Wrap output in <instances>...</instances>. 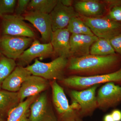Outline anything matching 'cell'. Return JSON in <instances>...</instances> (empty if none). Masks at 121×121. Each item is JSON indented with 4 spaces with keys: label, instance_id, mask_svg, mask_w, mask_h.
<instances>
[{
    "label": "cell",
    "instance_id": "1",
    "mask_svg": "<svg viewBox=\"0 0 121 121\" xmlns=\"http://www.w3.org/2000/svg\"><path fill=\"white\" fill-rule=\"evenodd\" d=\"M121 67V56L119 55L98 56L89 54L68 59L66 71L69 76H89L110 73Z\"/></svg>",
    "mask_w": 121,
    "mask_h": 121
},
{
    "label": "cell",
    "instance_id": "2",
    "mask_svg": "<svg viewBox=\"0 0 121 121\" xmlns=\"http://www.w3.org/2000/svg\"><path fill=\"white\" fill-rule=\"evenodd\" d=\"M52 105L58 121H83L78 106L70 105L63 87L56 80L52 81Z\"/></svg>",
    "mask_w": 121,
    "mask_h": 121
},
{
    "label": "cell",
    "instance_id": "3",
    "mask_svg": "<svg viewBox=\"0 0 121 121\" xmlns=\"http://www.w3.org/2000/svg\"><path fill=\"white\" fill-rule=\"evenodd\" d=\"M62 86L81 91L93 86L112 82L121 86V67L117 71L105 74L89 76H69L58 82Z\"/></svg>",
    "mask_w": 121,
    "mask_h": 121
},
{
    "label": "cell",
    "instance_id": "4",
    "mask_svg": "<svg viewBox=\"0 0 121 121\" xmlns=\"http://www.w3.org/2000/svg\"><path fill=\"white\" fill-rule=\"evenodd\" d=\"M68 59L58 57L51 62L44 63L37 59L33 64L26 67L32 75L39 76L48 81L56 80L58 82L65 78Z\"/></svg>",
    "mask_w": 121,
    "mask_h": 121
},
{
    "label": "cell",
    "instance_id": "5",
    "mask_svg": "<svg viewBox=\"0 0 121 121\" xmlns=\"http://www.w3.org/2000/svg\"><path fill=\"white\" fill-rule=\"evenodd\" d=\"M79 17L99 38L110 40L121 34V24L108 17H88L80 15Z\"/></svg>",
    "mask_w": 121,
    "mask_h": 121
},
{
    "label": "cell",
    "instance_id": "6",
    "mask_svg": "<svg viewBox=\"0 0 121 121\" xmlns=\"http://www.w3.org/2000/svg\"><path fill=\"white\" fill-rule=\"evenodd\" d=\"M100 85H97L81 91L68 89V93L72 104L78 106L83 118L91 117L98 109L96 91Z\"/></svg>",
    "mask_w": 121,
    "mask_h": 121
},
{
    "label": "cell",
    "instance_id": "7",
    "mask_svg": "<svg viewBox=\"0 0 121 121\" xmlns=\"http://www.w3.org/2000/svg\"><path fill=\"white\" fill-rule=\"evenodd\" d=\"M34 40L24 36L3 35L0 38V52L16 60L30 47Z\"/></svg>",
    "mask_w": 121,
    "mask_h": 121
},
{
    "label": "cell",
    "instance_id": "8",
    "mask_svg": "<svg viewBox=\"0 0 121 121\" xmlns=\"http://www.w3.org/2000/svg\"><path fill=\"white\" fill-rule=\"evenodd\" d=\"M28 121H58L45 91L39 94L30 106Z\"/></svg>",
    "mask_w": 121,
    "mask_h": 121
},
{
    "label": "cell",
    "instance_id": "9",
    "mask_svg": "<svg viewBox=\"0 0 121 121\" xmlns=\"http://www.w3.org/2000/svg\"><path fill=\"white\" fill-rule=\"evenodd\" d=\"M3 35L24 36L35 39L34 30L25 22L22 16L8 15L1 16Z\"/></svg>",
    "mask_w": 121,
    "mask_h": 121
},
{
    "label": "cell",
    "instance_id": "10",
    "mask_svg": "<svg viewBox=\"0 0 121 121\" xmlns=\"http://www.w3.org/2000/svg\"><path fill=\"white\" fill-rule=\"evenodd\" d=\"M96 96L100 110L106 112L115 108L121 103V86L112 82L106 83L99 89Z\"/></svg>",
    "mask_w": 121,
    "mask_h": 121
},
{
    "label": "cell",
    "instance_id": "11",
    "mask_svg": "<svg viewBox=\"0 0 121 121\" xmlns=\"http://www.w3.org/2000/svg\"><path fill=\"white\" fill-rule=\"evenodd\" d=\"M54 54L51 43H42L37 40L35 39L30 47L17 59V65L25 67L37 58L43 59Z\"/></svg>",
    "mask_w": 121,
    "mask_h": 121
},
{
    "label": "cell",
    "instance_id": "12",
    "mask_svg": "<svg viewBox=\"0 0 121 121\" xmlns=\"http://www.w3.org/2000/svg\"><path fill=\"white\" fill-rule=\"evenodd\" d=\"M22 16L24 20L30 22L39 30L43 43L51 42L53 31L50 14L27 11Z\"/></svg>",
    "mask_w": 121,
    "mask_h": 121
},
{
    "label": "cell",
    "instance_id": "13",
    "mask_svg": "<svg viewBox=\"0 0 121 121\" xmlns=\"http://www.w3.org/2000/svg\"><path fill=\"white\" fill-rule=\"evenodd\" d=\"M50 15L53 32L66 28L72 18L79 16L74 7L64 6L59 0Z\"/></svg>",
    "mask_w": 121,
    "mask_h": 121
},
{
    "label": "cell",
    "instance_id": "14",
    "mask_svg": "<svg viewBox=\"0 0 121 121\" xmlns=\"http://www.w3.org/2000/svg\"><path fill=\"white\" fill-rule=\"evenodd\" d=\"M50 85L48 80L32 75L23 83L18 92L20 102L27 98L38 95L45 91Z\"/></svg>",
    "mask_w": 121,
    "mask_h": 121
},
{
    "label": "cell",
    "instance_id": "15",
    "mask_svg": "<svg viewBox=\"0 0 121 121\" xmlns=\"http://www.w3.org/2000/svg\"><path fill=\"white\" fill-rule=\"evenodd\" d=\"M70 32L67 28L56 30L52 32L51 43L54 53L58 57L69 59L72 57L70 45Z\"/></svg>",
    "mask_w": 121,
    "mask_h": 121
},
{
    "label": "cell",
    "instance_id": "16",
    "mask_svg": "<svg viewBox=\"0 0 121 121\" xmlns=\"http://www.w3.org/2000/svg\"><path fill=\"white\" fill-rule=\"evenodd\" d=\"M98 39L95 35L72 34L70 37V45L72 57L90 54L91 47Z\"/></svg>",
    "mask_w": 121,
    "mask_h": 121
},
{
    "label": "cell",
    "instance_id": "17",
    "mask_svg": "<svg viewBox=\"0 0 121 121\" xmlns=\"http://www.w3.org/2000/svg\"><path fill=\"white\" fill-rule=\"evenodd\" d=\"M31 74L25 67L17 66L2 83L1 89L12 92H18L22 84Z\"/></svg>",
    "mask_w": 121,
    "mask_h": 121
},
{
    "label": "cell",
    "instance_id": "18",
    "mask_svg": "<svg viewBox=\"0 0 121 121\" xmlns=\"http://www.w3.org/2000/svg\"><path fill=\"white\" fill-rule=\"evenodd\" d=\"M74 8L79 15L88 17H99L105 10L103 3L95 0L78 1L75 4Z\"/></svg>",
    "mask_w": 121,
    "mask_h": 121
},
{
    "label": "cell",
    "instance_id": "19",
    "mask_svg": "<svg viewBox=\"0 0 121 121\" xmlns=\"http://www.w3.org/2000/svg\"><path fill=\"white\" fill-rule=\"evenodd\" d=\"M20 103L18 92L0 90V117L8 115L9 111Z\"/></svg>",
    "mask_w": 121,
    "mask_h": 121
},
{
    "label": "cell",
    "instance_id": "20",
    "mask_svg": "<svg viewBox=\"0 0 121 121\" xmlns=\"http://www.w3.org/2000/svg\"><path fill=\"white\" fill-rule=\"evenodd\" d=\"M39 95L27 98L9 111L6 121H20L29 112L30 106Z\"/></svg>",
    "mask_w": 121,
    "mask_h": 121
},
{
    "label": "cell",
    "instance_id": "21",
    "mask_svg": "<svg viewBox=\"0 0 121 121\" xmlns=\"http://www.w3.org/2000/svg\"><path fill=\"white\" fill-rule=\"evenodd\" d=\"M115 54L109 40L102 38H99L90 49V54L93 55L106 56Z\"/></svg>",
    "mask_w": 121,
    "mask_h": 121
},
{
    "label": "cell",
    "instance_id": "22",
    "mask_svg": "<svg viewBox=\"0 0 121 121\" xmlns=\"http://www.w3.org/2000/svg\"><path fill=\"white\" fill-rule=\"evenodd\" d=\"M57 0H31L27 11L50 14L58 2Z\"/></svg>",
    "mask_w": 121,
    "mask_h": 121
},
{
    "label": "cell",
    "instance_id": "23",
    "mask_svg": "<svg viewBox=\"0 0 121 121\" xmlns=\"http://www.w3.org/2000/svg\"><path fill=\"white\" fill-rule=\"evenodd\" d=\"M17 66L14 60L1 55L0 56V90L4 81Z\"/></svg>",
    "mask_w": 121,
    "mask_h": 121
},
{
    "label": "cell",
    "instance_id": "24",
    "mask_svg": "<svg viewBox=\"0 0 121 121\" xmlns=\"http://www.w3.org/2000/svg\"><path fill=\"white\" fill-rule=\"evenodd\" d=\"M67 28L72 34L95 35L89 27L79 17L72 18Z\"/></svg>",
    "mask_w": 121,
    "mask_h": 121
},
{
    "label": "cell",
    "instance_id": "25",
    "mask_svg": "<svg viewBox=\"0 0 121 121\" xmlns=\"http://www.w3.org/2000/svg\"><path fill=\"white\" fill-rule=\"evenodd\" d=\"M17 2L16 0H0V16L14 13Z\"/></svg>",
    "mask_w": 121,
    "mask_h": 121
},
{
    "label": "cell",
    "instance_id": "26",
    "mask_svg": "<svg viewBox=\"0 0 121 121\" xmlns=\"http://www.w3.org/2000/svg\"><path fill=\"white\" fill-rule=\"evenodd\" d=\"M30 0H18L15 9V15L22 16L27 10Z\"/></svg>",
    "mask_w": 121,
    "mask_h": 121
},
{
    "label": "cell",
    "instance_id": "27",
    "mask_svg": "<svg viewBox=\"0 0 121 121\" xmlns=\"http://www.w3.org/2000/svg\"><path fill=\"white\" fill-rule=\"evenodd\" d=\"M108 18L115 21L121 22V6H115L109 12Z\"/></svg>",
    "mask_w": 121,
    "mask_h": 121
},
{
    "label": "cell",
    "instance_id": "28",
    "mask_svg": "<svg viewBox=\"0 0 121 121\" xmlns=\"http://www.w3.org/2000/svg\"><path fill=\"white\" fill-rule=\"evenodd\" d=\"M110 41L115 52L121 56V34L113 37Z\"/></svg>",
    "mask_w": 121,
    "mask_h": 121
},
{
    "label": "cell",
    "instance_id": "29",
    "mask_svg": "<svg viewBox=\"0 0 121 121\" xmlns=\"http://www.w3.org/2000/svg\"><path fill=\"white\" fill-rule=\"evenodd\" d=\"M111 114L114 121H121V111L118 109H114Z\"/></svg>",
    "mask_w": 121,
    "mask_h": 121
},
{
    "label": "cell",
    "instance_id": "30",
    "mask_svg": "<svg viewBox=\"0 0 121 121\" xmlns=\"http://www.w3.org/2000/svg\"><path fill=\"white\" fill-rule=\"evenodd\" d=\"M60 1L61 4L66 7H71L73 3V1L71 0H60Z\"/></svg>",
    "mask_w": 121,
    "mask_h": 121
},
{
    "label": "cell",
    "instance_id": "31",
    "mask_svg": "<svg viewBox=\"0 0 121 121\" xmlns=\"http://www.w3.org/2000/svg\"><path fill=\"white\" fill-rule=\"evenodd\" d=\"M103 121H114L111 113L107 114L104 116Z\"/></svg>",
    "mask_w": 121,
    "mask_h": 121
},
{
    "label": "cell",
    "instance_id": "32",
    "mask_svg": "<svg viewBox=\"0 0 121 121\" xmlns=\"http://www.w3.org/2000/svg\"><path fill=\"white\" fill-rule=\"evenodd\" d=\"M29 113L25 115L20 121H28V116Z\"/></svg>",
    "mask_w": 121,
    "mask_h": 121
},
{
    "label": "cell",
    "instance_id": "33",
    "mask_svg": "<svg viewBox=\"0 0 121 121\" xmlns=\"http://www.w3.org/2000/svg\"><path fill=\"white\" fill-rule=\"evenodd\" d=\"M0 121H6L3 117H0Z\"/></svg>",
    "mask_w": 121,
    "mask_h": 121
},
{
    "label": "cell",
    "instance_id": "34",
    "mask_svg": "<svg viewBox=\"0 0 121 121\" xmlns=\"http://www.w3.org/2000/svg\"></svg>",
    "mask_w": 121,
    "mask_h": 121
},
{
    "label": "cell",
    "instance_id": "35",
    "mask_svg": "<svg viewBox=\"0 0 121 121\" xmlns=\"http://www.w3.org/2000/svg\"></svg>",
    "mask_w": 121,
    "mask_h": 121
}]
</instances>
